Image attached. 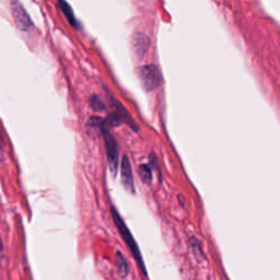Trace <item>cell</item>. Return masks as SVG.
Listing matches in <instances>:
<instances>
[{"instance_id":"cell-1","label":"cell","mask_w":280,"mask_h":280,"mask_svg":"<svg viewBox=\"0 0 280 280\" xmlns=\"http://www.w3.org/2000/svg\"><path fill=\"white\" fill-rule=\"evenodd\" d=\"M111 214H112V218H113V221L115 223V226L117 227L118 232L121 233L123 240L125 241V243L127 244V247L129 249V251L131 252L132 256L135 257V260L137 261L139 267L142 268V271L144 272V275L147 276V270H146V266L144 263V260L142 257V254H140V250L138 249V245L134 239V236L130 233V231L128 229V227L126 226L125 221L122 219L121 215L118 214V212L116 210V208L114 206H112L111 208Z\"/></svg>"},{"instance_id":"cell-2","label":"cell","mask_w":280,"mask_h":280,"mask_svg":"<svg viewBox=\"0 0 280 280\" xmlns=\"http://www.w3.org/2000/svg\"><path fill=\"white\" fill-rule=\"evenodd\" d=\"M138 76L146 91H153L162 83V75L156 65H145L138 68Z\"/></svg>"},{"instance_id":"cell-3","label":"cell","mask_w":280,"mask_h":280,"mask_svg":"<svg viewBox=\"0 0 280 280\" xmlns=\"http://www.w3.org/2000/svg\"><path fill=\"white\" fill-rule=\"evenodd\" d=\"M10 9L13 22H15L18 29L21 32H30L34 27L33 21L20 0H10Z\"/></svg>"},{"instance_id":"cell-4","label":"cell","mask_w":280,"mask_h":280,"mask_svg":"<svg viewBox=\"0 0 280 280\" xmlns=\"http://www.w3.org/2000/svg\"><path fill=\"white\" fill-rule=\"evenodd\" d=\"M101 134L104 137L105 143V150H107V157L110 170L113 175H116L117 169H118V161H120V151H118V146L115 138L112 136L109 128L105 127L101 130Z\"/></svg>"},{"instance_id":"cell-5","label":"cell","mask_w":280,"mask_h":280,"mask_svg":"<svg viewBox=\"0 0 280 280\" xmlns=\"http://www.w3.org/2000/svg\"><path fill=\"white\" fill-rule=\"evenodd\" d=\"M121 174H122V182L126 190L129 193H135V183L134 177H132L131 164L128 156H124L121 163Z\"/></svg>"},{"instance_id":"cell-6","label":"cell","mask_w":280,"mask_h":280,"mask_svg":"<svg viewBox=\"0 0 280 280\" xmlns=\"http://www.w3.org/2000/svg\"><path fill=\"white\" fill-rule=\"evenodd\" d=\"M150 46V40L145 33L138 32L132 37V48L137 55L138 58H144Z\"/></svg>"},{"instance_id":"cell-7","label":"cell","mask_w":280,"mask_h":280,"mask_svg":"<svg viewBox=\"0 0 280 280\" xmlns=\"http://www.w3.org/2000/svg\"><path fill=\"white\" fill-rule=\"evenodd\" d=\"M58 6H59L61 12L64 13V16L67 19L68 22L72 24L74 27H77V29H78L79 22H78V20L76 19L74 10H73L72 7H70V5L66 2V0H58Z\"/></svg>"},{"instance_id":"cell-8","label":"cell","mask_w":280,"mask_h":280,"mask_svg":"<svg viewBox=\"0 0 280 280\" xmlns=\"http://www.w3.org/2000/svg\"><path fill=\"white\" fill-rule=\"evenodd\" d=\"M115 265L117 267V272L118 275H120L121 278H126L129 274V265L126 261V258L124 257V255L121 253L120 251L117 252L115 254Z\"/></svg>"},{"instance_id":"cell-9","label":"cell","mask_w":280,"mask_h":280,"mask_svg":"<svg viewBox=\"0 0 280 280\" xmlns=\"http://www.w3.org/2000/svg\"><path fill=\"white\" fill-rule=\"evenodd\" d=\"M138 174L140 179L146 184H150L152 181V169L149 164H142L138 167Z\"/></svg>"},{"instance_id":"cell-10","label":"cell","mask_w":280,"mask_h":280,"mask_svg":"<svg viewBox=\"0 0 280 280\" xmlns=\"http://www.w3.org/2000/svg\"><path fill=\"white\" fill-rule=\"evenodd\" d=\"M190 248L192 250V253L194 254V256L197 258L199 262H201V260H204L205 256H204V253H202L200 242L194 236H192L190 239Z\"/></svg>"},{"instance_id":"cell-11","label":"cell","mask_w":280,"mask_h":280,"mask_svg":"<svg viewBox=\"0 0 280 280\" xmlns=\"http://www.w3.org/2000/svg\"><path fill=\"white\" fill-rule=\"evenodd\" d=\"M87 126H88V128L90 130H94V131H100L101 132V130L105 127V123H104V121L102 120L101 117L93 116V117L90 118L88 124H87Z\"/></svg>"},{"instance_id":"cell-12","label":"cell","mask_w":280,"mask_h":280,"mask_svg":"<svg viewBox=\"0 0 280 280\" xmlns=\"http://www.w3.org/2000/svg\"><path fill=\"white\" fill-rule=\"evenodd\" d=\"M90 107L94 112H104L107 109L104 102L97 95H92L90 97Z\"/></svg>"},{"instance_id":"cell-13","label":"cell","mask_w":280,"mask_h":280,"mask_svg":"<svg viewBox=\"0 0 280 280\" xmlns=\"http://www.w3.org/2000/svg\"><path fill=\"white\" fill-rule=\"evenodd\" d=\"M3 251H4V243L2 240V236H0V253H3Z\"/></svg>"}]
</instances>
